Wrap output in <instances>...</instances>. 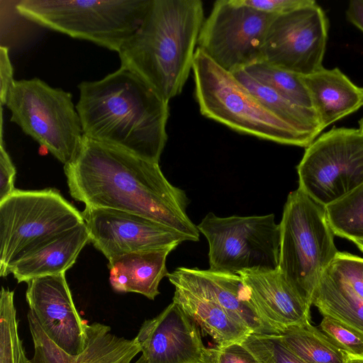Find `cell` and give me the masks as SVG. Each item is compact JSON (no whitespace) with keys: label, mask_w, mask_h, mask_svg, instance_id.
<instances>
[{"label":"cell","mask_w":363,"mask_h":363,"mask_svg":"<svg viewBox=\"0 0 363 363\" xmlns=\"http://www.w3.org/2000/svg\"><path fill=\"white\" fill-rule=\"evenodd\" d=\"M211 363H260L242 343L211 348Z\"/></svg>","instance_id":"obj_33"},{"label":"cell","mask_w":363,"mask_h":363,"mask_svg":"<svg viewBox=\"0 0 363 363\" xmlns=\"http://www.w3.org/2000/svg\"><path fill=\"white\" fill-rule=\"evenodd\" d=\"M298 188L325 206L363 184V133L333 127L318 136L296 167Z\"/></svg>","instance_id":"obj_10"},{"label":"cell","mask_w":363,"mask_h":363,"mask_svg":"<svg viewBox=\"0 0 363 363\" xmlns=\"http://www.w3.org/2000/svg\"><path fill=\"white\" fill-rule=\"evenodd\" d=\"M302 77L323 129L363 106V87L337 67H323Z\"/></svg>","instance_id":"obj_19"},{"label":"cell","mask_w":363,"mask_h":363,"mask_svg":"<svg viewBox=\"0 0 363 363\" xmlns=\"http://www.w3.org/2000/svg\"><path fill=\"white\" fill-rule=\"evenodd\" d=\"M78 89L76 109L85 137L159 163L167 140L168 101L121 67Z\"/></svg>","instance_id":"obj_2"},{"label":"cell","mask_w":363,"mask_h":363,"mask_svg":"<svg viewBox=\"0 0 363 363\" xmlns=\"http://www.w3.org/2000/svg\"><path fill=\"white\" fill-rule=\"evenodd\" d=\"M346 358L345 363H363V357H357L346 353Z\"/></svg>","instance_id":"obj_38"},{"label":"cell","mask_w":363,"mask_h":363,"mask_svg":"<svg viewBox=\"0 0 363 363\" xmlns=\"http://www.w3.org/2000/svg\"><path fill=\"white\" fill-rule=\"evenodd\" d=\"M82 213L90 242L108 260L134 252L177 247L189 241L184 235L133 213L85 207Z\"/></svg>","instance_id":"obj_13"},{"label":"cell","mask_w":363,"mask_h":363,"mask_svg":"<svg viewBox=\"0 0 363 363\" xmlns=\"http://www.w3.org/2000/svg\"><path fill=\"white\" fill-rule=\"evenodd\" d=\"M279 335L288 348L308 363L345 362V352L311 323L289 327Z\"/></svg>","instance_id":"obj_25"},{"label":"cell","mask_w":363,"mask_h":363,"mask_svg":"<svg viewBox=\"0 0 363 363\" xmlns=\"http://www.w3.org/2000/svg\"><path fill=\"white\" fill-rule=\"evenodd\" d=\"M324 208L335 235L354 243L363 240V184Z\"/></svg>","instance_id":"obj_26"},{"label":"cell","mask_w":363,"mask_h":363,"mask_svg":"<svg viewBox=\"0 0 363 363\" xmlns=\"http://www.w3.org/2000/svg\"><path fill=\"white\" fill-rule=\"evenodd\" d=\"M330 267L363 299V258L348 252H338Z\"/></svg>","instance_id":"obj_32"},{"label":"cell","mask_w":363,"mask_h":363,"mask_svg":"<svg viewBox=\"0 0 363 363\" xmlns=\"http://www.w3.org/2000/svg\"><path fill=\"white\" fill-rule=\"evenodd\" d=\"M255 9L274 15H281L306 6L313 0H241Z\"/></svg>","instance_id":"obj_35"},{"label":"cell","mask_w":363,"mask_h":363,"mask_svg":"<svg viewBox=\"0 0 363 363\" xmlns=\"http://www.w3.org/2000/svg\"><path fill=\"white\" fill-rule=\"evenodd\" d=\"M311 305L363 335V299L330 265L313 290Z\"/></svg>","instance_id":"obj_22"},{"label":"cell","mask_w":363,"mask_h":363,"mask_svg":"<svg viewBox=\"0 0 363 363\" xmlns=\"http://www.w3.org/2000/svg\"><path fill=\"white\" fill-rule=\"evenodd\" d=\"M172 301L177 303L216 343L223 347L242 343L252 333L233 319L216 302L174 286Z\"/></svg>","instance_id":"obj_21"},{"label":"cell","mask_w":363,"mask_h":363,"mask_svg":"<svg viewBox=\"0 0 363 363\" xmlns=\"http://www.w3.org/2000/svg\"><path fill=\"white\" fill-rule=\"evenodd\" d=\"M359 129L363 133V116L359 121Z\"/></svg>","instance_id":"obj_40"},{"label":"cell","mask_w":363,"mask_h":363,"mask_svg":"<svg viewBox=\"0 0 363 363\" xmlns=\"http://www.w3.org/2000/svg\"><path fill=\"white\" fill-rule=\"evenodd\" d=\"M329 23L314 1L277 16L261 50L262 60L278 68L307 76L323 68Z\"/></svg>","instance_id":"obj_12"},{"label":"cell","mask_w":363,"mask_h":363,"mask_svg":"<svg viewBox=\"0 0 363 363\" xmlns=\"http://www.w3.org/2000/svg\"><path fill=\"white\" fill-rule=\"evenodd\" d=\"M195 94L204 116L240 133L307 147L314 140L267 110L234 74L196 48L192 67Z\"/></svg>","instance_id":"obj_4"},{"label":"cell","mask_w":363,"mask_h":363,"mask_svg":"<svg viewBox=\"0 0 363 363\" xmlns=\"http://www.w3.org/2000/svg\"><path fill=\"white\" fill-rule=\"evenodd\" d=\"M233 74L267 110L299 133L315 140L324 130L314 109L293 103L245 69Z\"/></svg>","instance_id":"obj_23"},{"label":"cell","mask_w":363,"mask_h":363,"mask_svg":"<svg viewBox=\"0 0 363 363\" xmlns=\"http://www.w3.org/2000/svg\"><path fill=\"white\" fill-rule=\"evenodd\" d=\"M238 274L264 324L279 335L291 326L311 323V306L278 269L245 270Z\"/></svg>","instance_id":"obj_16"},{"label":"cell","mask_w":363,"mask_h":363,"mask_svg":"<svg viewBox=\"0 0 363 363\" xmlns=\"http://www.w3.org/2000/svg\"><path fill=\"white\" fill-rule=\"evenodd\" d=\"M11 121L65 165L75 157L84 137L72 96L38 78L16 80L5 102Z\"/></svg>","instance_id":"obj_8"},{"label":"cell","mask_w":363,"mask_h":363,"mask_svg":"<svg viewBox=\"0 0 363 363\" xmlns=\"http://www.w3.org/2000/svg\"><path fill=\"white\" fill-rule=\"evenodd\" d=\"M140 352L135 338L126 339L113 334L99 354L89 363H131Z\"/></svg>","instance_id":"obj_31"},{"label":"cell","mask_w":363,"mask_h":363,"mask_svg":"<svg viewBox=\"0 0 363 363\" xmlns=\"http://www.w3.org/2000/svg\"><path fill=\"white\" fill-rule=\"evenodd\" d=\"M175 247L123 254L108 260L109 281L117 292H134L150 300L160 294L159 284L169 272L168 255Z\"/></svg>","instance_id":"obj_20"},{"label":"cell","mask_w":363,"mask_h":363,"mask_svg":"<svg viewBox=\"0 0 363 363\" xmlns=\"http://www.w3.org/2000/svg\"><path fill=\"white\" fill-rule=\"evenodd\" d=\"M346 19L363 33V0H352L345 11Z\"/></svg>","instance_id":"obj_37"},{"label":"cell","mask_w":363,"mask_h":363,"mask_svg":"<svg viewBox=\"0 0 363 363\" xmlns=\"http://www.w3.org/2000/svg\"><path fill=\"white\" fill-rule=\"evenodd\" d=\"M83 223L82 213L56 189H16L0 201L1 277L27 254Z\"/></svg>","instance_id":"obj_7"},{"label":"cell","mask_w":363,"mask_h":363,"mask_svg":"<svg viewBox=\"0 0 363 363\" xmlns=\"http://www.w3.org/2000/svg\"><path fill=\"white\" fill-rule=\"evenodd\" d=\"M71 196L85 207L140 215L198 241L200 232L186 213L189 199L173 186L159 163L84 135L74 159L64 167Z\"/></svg>","instance_id":"obj_1"},{"label":"cell","mask_w":363,"mask_h":363,"mask_svg":"<svg viewBox=\"0 0 363 363\" xmlns=\"http://www.w3.org/2000/svg\"><path fill=\"white\" fill-rule=\"evenodd\" d=\"M13 291L1 287L0 294V363H31L18 334Z\"/></svg>","instance_id":"obj_28"},{"label":"cell","mask_w":363,"mask_h":363,"mask_svg":"<svg viewBox=\"0 0 363 363\" xmlns=\"http://www.w3.org/2000/svg\"><path fill=\"white\" fill-rule=\"evenodd\" d=\"M90 242L85 223L57 235L16 262L9 269L18 283L33 279L65 274L80 252Z\"/></svg>","instance_id":"obj_18"},{"label":"cell","mask_w":363,"mask_h":363,"mask_svg":"<svg viewBox=\"0 0 363 363\" xmlns=\"http://www.w3.org/2000/svg\"><path fill=\"white\" fill-rule=\"evenodd\" d=\"M28 321L34 345L31 363H89L99 354L112 335L108 325L99 323L89 325V340L84 351L72 355L49 338L30 310Z\"/></svg>","instance_id":"obj_24"},{"label":"cell","mask_w":363,"mask_h":363,"mask_svg":"<svg viewBox=\"0 0 363 363\" xmlns=\"http://www.w3.org/2000/svg\"><path fill=\"white\" fill-rule=\"evenodd\" d=\"M197 228L208 241L212 270L237 274L278 268L280 227L273 213L218 217L210 212Z\"/></svg>","instance_id":"obj_9"},{"label":"cell","mask_w":363,"mask_h":363,"mask_svg":"<svg viewBox=\"0 0 363 363\" xmlns=\"http://www.w3.org/2000/svg\"><path fill=\"white\" fill-rule=\"evenodd\" d=\"M27 284L30 311L49 338L69 354L83 352L89 324L76 309L65 274L35 278Z\"/></svg>","instance_id":"obj_14"},{"label":"cell","mask_w":363,"mask_h":363,"mask_svg":"<svg viewBox=\"0 0 363 363\" xmlns=\"http://www.w3.org/2000/svg\"><path fill=\"white\" fill-rule=\"evenodd\" d=\"M320 328L338 348L349 354L363 357L362 335L329 317H323Z\"/></svg>","instance_id":"obj_30"},{"label":"cell","mask_w":363,"mask_h":363,"mask_svg":"<svg viewBox=\"0 0 363 363\" xmlns=\"http://www.w3.org/2000/svg\"><path fill=\"white\" fill-rule=\"evenodd\" d=\"M134 363H146L145 362V358L143 357V355H141L139 359L135 362Z\"/></svg>","instance_id":"obj_41"},{"label":"cell","mask_w":363,"mask_h":363,"mask_svg":"<svg viewBox=\"0 0 363 363\" xmlns=\"http://www.w3.org/2000/svg\"><path fill=\"white\" fill-rule=\"evenodd\" d=\"M203 21L200 0H152L142 23L118 52L121 67L169 101L182 91L192 69Z\"/></svg>","instance_id":"obj_3"},{"label":"cell","mask_w":363,"mask_h":363,"mask_svg":"<svg viewBox=\"0 0 363 363\" xmlns=\"http://www.w3.org/2000/svg\"><path fill=\"white\" fill-rule=\"evenodd\" d=\"M242 344L260 363H308L288 348L279 335L252 333Z\"/></svg>","instance_id":"obj_29"},{"label":"cell","mask_w":363,"mask_h":363,"mask_svg":"<svg viewBox=\"0 0 363 363\" xmlns=\"http://www.w3.org/2000/svg\"><path fill=\"white\" fill-rule=\"evenodd\" d=\"M174 286L211 299L252 333L272 334L259 315L240 277L237 274L179 267L167 276Z\"/></svg>","instance_id":"obj_17"},{"label":"cell","mask_w":363,"mask_h":363,"mask_svg":"<svg viewBox=\"0 0 363 363\" xmlns=\"http://www.w3.org/2000/svg\"><path fill=\"white\" fill-rule=\"evenodd\" d=\"M2 130L1 121L0 144V201L8 197L16 189L14 187L16 171L4 147Z\"/></svg>","instance_id":"obj_34"},{"label":"cell","mask_w":363,"mask_h":363,"mask_svg":"<svg viewBox=\"0 0 363 363\" xmlns=\"http://www.w3.org/2000/svg\"><path fill=\"white\" fill-rule=\"evenodd\" d=\"M279 227L278 269L311 305L313 290L339 252L325 208L298 187L287 196Z\"/></svg>","instance_id":"obj_6"},{"label":"cell","mask_w":363,"mask_h":363,"mask_svg":"<svg viewBox=\"0 0 363 363\" xmlns=\"http://www.w3.org/2000/svg\"><path fill=\"white\" fill-rule=\"evenodd\" d=\"M354 244L357 246V247L363 252V240L357 241Z\"/></svg>","instance_id":"obj_39"},{"label":"cell","mask_w":363,"mask_h":363,"mask_svg":"<svg viewBox=\"0 0 363 363\" xmlns=\"http://www.w3.org/2000/svg\"><path fill=\"white\" fill-rule=\"evenodd\" d=\"M0 99L1 106L5 105L7 95L14 82L13 70L9 59V49L7 47H0Z\"/></svg>","instance_id":"obj_36"},{"label":"cell","mask_w":363,"mask_h":363,"mask_svg":"<svg viewBox=\"0 0 363 363\" xmlns=\"http://www.w3.org/2000/svg\"><path fill=\"white\" fill-rule=\"evenodd\" d=\"M277 16L241 0H218L203 21L197 48L226 71L245 69L262 60V43Z\"/></svg>","instance_id":"obj_11"},{"label":"cell","mask_w":363,"mask_h":363,"mask_svg":"<svg viewBox=\"0 0 363 363\" xmlns=\"http://www.w3.org/2000/svg\"><path fill=\"white\" fill-rule=\"evenodd\" d=\"M135 339L146 363H211L199 325L173 301L145 320Z\"/></svg>","instance_id":"obj_15"},{"label":"cell","mask_w":363,"mask_h":363,"mask_svg":"<svg viewBox=\"0 0 363 363\" xmlns=\"http://www.w3.org/2000/svg\"><path fill=\"white\" fill-rule=\"evenodd\" d=\"M243 69L254 79L274 89L293 103L313 108L311 96L302 76L264 61L255 62Z\"/></svg>","instance_id":"obj_27"},{"label":"cell","mask_w":363,"mask_h":363,"mask_svg":"<svg viewBox=\"0 0 363 363\" xmlns=\"http://www.w3.org/2000/svg\"><path fill=\"white\" fill-rule=\"evenodd\" d=\"M152 0H21L25 18L118 52L142 23Z\"/></svg>","instance_id":"obj_5"}]
</instances>
